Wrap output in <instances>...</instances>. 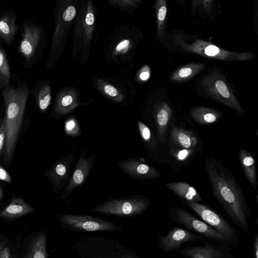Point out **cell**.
Here are the masks:
<instances>
[{
  "label": "cell",
  "mask_w": 258,
  "mask_h": 258,
  "mask_svg": "<svg viewBox=\"0 0 258 258\" xmlns=\"http://www.w3.org/2000/svg\"><path fill=\"white\" fill-rule=\"evenodd\" d=\"M171 138L174 144L186 149H195L199 143L198 138L192 132L176 126L171 130Z\"/></svg>",
  "instance_id": "20"
},
{
  "label": "cell",
  "mask_w": 258,
  "mask_h": 258,
  "mask_svg": "<svg viewBox=\"0 0 258 258\" xmlns=\"http://www.w3.org/2000/svg\"><path fill=\"white\" fill-rule=\"evenodd\" d=\"M96 154L87 157V151H81L73 168L70 180L62 189L60 197L62 202L69 205L68 200L72 192L82 186L87 180L94 166Z\"/></svg>",
  "instance_id": "9"
},
{
  "label": "cell",
  "mask_w": 258,
  "mask_h": 258,
  "mask_svg": "<svg viewBox=\"0 0 258 258\" xmlns=\"http://www.w3.org/2000/svg\"><path fill=\"white\" fill-rule=\"evenodd\" d=\"M156 11L157 21V33L162 36L164 32V23L167 13L166 0H156Z\"/></svg>",
  "instance_id": "28"
},
{
  "label": "cell",
  "mask_w": 258,
  "mask_h": 258,
  "mask_svg": "<svg viewBox=\"0 0 258 258\" xmlns=\"http://www.w3.org/2000/svg\"><path fill=\"white\" fill-rule=\"evenodd\" d=\"M36 104L41 112L49 106L51 99V87L49 83H43L33 89Z\"/></svg>",
  "instance_id": "24"
},
{
  "label": "cell",
  "mask_w": 258,
  "mask_h": 258,
  "mask_svg": "<svg viewBox=\"0 0 258 258\" xmlns=\"http://www.w3.org/2000/svg\"><path fill=\"white\" fill-rule=\"evenodd\" d=\"M253 254L254 258H258V235L255 234L253 242Z\"/></svg>",
  "instance_id": "36"
},
{
  "label": "cell",
  "mask_w": 258,
  "mask_h": 258,
  "mask_svg": "<svg viewBox=\"0 0 258 258\" xmlns=\"http://www.w3.org/2000/svg\"><path fill=\"white\" fill-rule=\"evenodd\" d=\"M18 28L14 16L8 14L0 17V38L7 45L12 43Z\"/></svg>",
  "instance_id": "21"
},
{
  "label": "cell",
  "mask_w": 258,
  "mask_h": 258,
  "mask_svg": "<svg viewBox=\"0 0 258 258\" xmlns=\"http://www.w3.org/2000/svg\"><path fill=\"white\" fill-rule=\"evenodd\" d=\"M79 104L77 93L75 90H63L56 96L53 112L57 116L64 115L72 111Z\"/></svg>",
  "instance_id": "15"
},
{
  "label": "cell",
  "mask_w": 258,
  "mask_h": 258,
  "mask_svg": "<svg viewBox=\"0 0 258 258\" xmlns=\"http://www.w3.org/2000/svg\"><path fill=\"white\" fill-rule=\"evenodd\" d=\"M150 77V68L147 66H144L141 70L139 77L140 79L143 81H147Z\"/></svg>",
  "instance_id": "33"
},
{
  "label": "cell",
  "mask_w": 258,
  "mask_h": 258,
  "mask_svg": "<svg viewBox=\"0 0 258 258\" xmlns=\"http://www.w3.org/2000/svg\"><path fill=\"white\" fill-rule=\"evenodd\" d=\"M12 255L10 249L7 247H4L0 254V258H10Z\"/></svg>",
  "instance_id": "37"
},
{
  "label": "cell",
  "mask_w": 258,
  "mask_h": 258,
  "mask_svg": "<svg viewBox=\"0 0 258 258\" xmlns=\"http://www.w3.org/2000/svg\"><path fill=\"white\" fill-rule=\"evenodd\" d=\"M117 166L124 174L138 180L157 179L161 176L156 168L134 157L118 162Z\"/></svg>",
  "instance_id": "14"
},
{
  "label": "cell",
  "mask_w": 258,
  "mask_h": 258,
  "mask_svg": "<svg viewBox=\"0 0 258 258\" xmlns=\"http://www.w3.org/2000/svg\"><path fill=\"white\" fill-rule=\"evenodd\" d=\"M205 240L203 236L179 227L172 228L165 235L160 236L158 239L159 247L164 252L176 250L183 243Z\"/></svg>",
  "instance_id": "12"
},
{
  "label": "cell",
  "mask_w": 258,
  "mask_h": 258,
  "mask_svg": "<svg viewBox=\"0 0 258 258\" xmlns=\"http://www.w3.org/2000/svg\"><path fill=\"white\" fill-rule=\"evenodd\" d=\"M205 167L215 198L235 224L249 234L251 212L235 176L217 158H206Z\"/></svg>",
  "instance_id": "1"
},
{
  "label": "cell",
  "mask_w": 258,
  "mask_h": 258,
  "mask_svg": "<svg viewBox=\"0 0 258 258\" xmlns=\"http://www.w3.org/2000/svg\"><path fill=\"white\" fill-rule=\"evenodd\" d=\"M5 86L4 84L2 83V82L0 80V88H4Z\"/></svg>",
  "instance_id": "41"
},
{
  "label": "cell",
  "mask_w": 258,
  "mask_h": 258,
  "mask_svg": "<svg viewBox=\"0 0 258 258\" xmlns=\"http://www.w3.org/2000/svg\"><path fill=\"white\" fill-rule=\"evenodd\" d=\"M35 209L21 198L13 199L0 212V217L5 219L19 218L29 214Z\"/></svg>",
  "instance_id": "19"
},
{
  "label": "cell",
  "mask_w": 258,
  "mask_h": 258,
  "mask_svg": "<svg viewBox=\"0 0 258 258\" xmlns=\"http://www.w3.org/2000/svg\"><path fill=\"white\" fill-rule=\"evenodd\" d=\"M169 217L174 223L194 231L211 241L229 245H234L230 239L218 232L206 222L196 218L183 208L172 207Z\"/></svg>",
  "instance_id": "6"
},
{
  "label": "cell",
  "mask_w": 258,
  "mask_h": 258,
  "mask_svg": "<svg viewBox=\"0 0 258 258\" xmlns=\"http://www.w3.org/2000/svg\"><path fill=\"white\" fill-rule=\"evenodd\" d=\"M0 120H1V119H0Z\"/></svg>",
  "instance_id": "42"
},
{
  "label": "cell",
  "mask_w": 258,
  "mask_h": 258,
  "mask_svg": "<svg viewBox=\"0 0 258 258\" xmlns=\"http://www.w3.org/2000/svg\"><path fill=\"white\" fill-rule=\"evenodd\" d=\"M3 96L5 108L6 139L4 148V161L6 166L11 162L21 133L26 104L30 93L27 85L20 83L18 85L3 88Z\"/></svg>",
  "instance_id": "2"
},
{
  "label": "cell",
  "mask_w": 258,
  "mask_h": 258,
  "mask_svg": "<svg viewBox=\"0 0 258 258\" xmlns=\"http://www.w3.org/2000/svg\"><path fill=\"white\" fill-rule=\"evenodd\" d=\"M3 190H2L1 186H0V200H1V199L3 197Z\"/></svg>",
  "instance_id": "40"
},
{
  "label": "cell",
  "mask_w": 258,
  "mask_h": 258,
  "mask_svg": "<svg viewBox=\"0 0 258 258\" xmlns=\"http://www.w3.org/2000/svg\"><path fill=\"white\" fill-rule=\"evenodd\" d=\"M0 180L6 182H12L11 177L9 173L0 164Z\"/></svg>",
  "instance_id": "34"
},
{
  "label": "cell",
  "mask_w": 258,
  "mask_h": 258,
  "mask_svg": "<svg viewBox=\"0 0 258 258\" xmlns=\"http://www.w3.org/2000/svg\"><path fill=\"white\" fill-rule=\"evenodd\" d=\"M65 128L67 134L71 136H77L79 134V127L74 119H70L66 121Z\"/></svg>",
  "instance_id": "31"
},
{
  "label": "cell",
  "mask_w": 258,
  "mask_h": 258,
  "mask_svg": "<svg viewBox=\"0 0 258 258\" xmlns=\"http://www.w3.org/2000/svg\"><path fill=\"white\" fill-rule=\"evenodd\" d=\"M200 85L211 98L237 113L242 114L244 112L225 77L221 73L215 71L207 74L201 79Z\"/></svg>",
  "instance_id": "4"
},
{
  "label": "cell",
  "mask_w": 258,
  "mask_h": 258,
  "mask_svg": "<svg viewBox=\"0 0 258 258\" xmlns=\"http://www.w3.org/2000/svg\"><path fill=\"white\" fill-rule=\"evenodd\" d=\"M178 44L187 52L197 53L210 58L226 61H245L254 57L252 53L230 51L198 39L189 43L180 41Z\"/></svg>",
  "instance_id": "7"
},
{
  "label": "cell",
  "mask_w": 258,
  "mask_h": 258,
  "mask_svg": "<svg viewBox=\"0 0 258 258\" xmlns=\"http://www.w3.org/2000/svg\"><path fill=\"white\" fill-rule=\"evenodd\" d=\"M97 84L99 90L108 97L117 102H121L123 96L115 87L100 79L97 80Z\"/></svg>",
  "instance_id": "27"
},
{
  "label": "cell",
  "mask_w": 258,
  "mask_h": 258,
  "mask_svg": "<svg viewBox=\"0 0 258 258\" xmlns=\"http://www.w3.org/2000/svg\"><path fill=\"white\" fill-rule=\"evenodd\" d=\"M172 115V110L165 102L158 104L155 109V117L157 126L159 140L162 143L165 142L168 124Z\"/></svg>",
  "instance_id": "18"
},
{
  "label": "cell",
  "mask_w": 258,
  "mask_h": 258,
  "mask_svg": "<svg viewBox=\"0 0 258 258\" xmlns=\"http://www.w3.org/2000/svg\"><path fill=\"white\" fill-rule=\"evenodd\" d=\"M191 114L196 121L202 124L213 123L219 120L222 116L221 112L219 111L201 106L193 108Z\"/></svg>",
  "instance_id": "22"
},
{
  "label": "cell",
  "mask_w": 258,
  "mask_h": 258,
  "mask_svg": "<svg viewBox=\"0 0 258 258\" xmlns=\"http://www.w3.org/2000/svg\"><path fill=\"white\" fill-rule=\"evenodd\" d=\"M130 44V41L128 40H124L120 42L116 47V51L117 52H121L126 50Z\"/></svg>",
  "instance_id": "35"
},
{
  "label": "cell",
  "mask_w": 258,
  "mask_h": 258,
  "mask_svg": "<svg viewBox=\"0 0 258 258\" xmlns=\"http://www.w3.org/2000/svg\"><path fill=\"white\" fill-rule=\"evenodd\" d=\"M76 9L73 6L69 7L63 12L62 18L66 21H71L76 16Z\"/></svg>",
  "instance_id": "32"
},
{
  "label": "cell",
  "mask_w": 258,
  "mask_h": 258,
  "mask_svg": "<svg viewBox=\"0 0 258 258\" xmlns=\"http://www.w3.org/2000/svg\"><path fill=\"white\" fill-rule=\"evenodd\" d=\"M138 124L141 136L147 143L148 149L149 150V153L152 155L153 151L156 144L152 141L150 130L140 121H138Z\"/></svg>",
  "instance_id": "29"
},
{
  "label": "cell",
  "mask_w": 258,
  "mask_h": 258,
  "mask_svg": "<svg viewBox=\"0 0 258 258\" xmlns=\"http://www.w3.org/2000/svg\"><path fill=\"white\" fill-rule=\"evenodd\" d=\"M5 243L0 242V254H1L2 250L3 249L4 247L5 246Z\"/></svg>",
  "instance_id": "39"
},
{
  "label": "cell",
  "mask_w": 258,
  "mask_h": 258,
  "mask_svg": "<svg viewBox=\"0 0 258 258\" xmlns=\"http://www.w3.org/2000/svg\"><path fill=\"white\" fill-rule=\"evenodd\" d=\"M238 158L244 174L250 185L255 190L257 189V178L255 160L248 151L241 149L239 151Z\"/></svg>",
  "instance_id": "17"
},
{
  "label": "cell",
  "mask_w": 258,
  "mask_h": 258,
  "mask_svg": "<svg viewBox=\"0 0 258 258\" xmlns=\"http://www.w3.org/2000/svg\"><path fill=\"white\" fill-rule=\"evenodd\" d=\"M204 67L202 63H190L183 66L173 72L169 80L175 82H182L187 81L195 76Z\"/></svg>",
  "instance_id": "23"
},
{
  "label": "cell",
  "mask_w": 258,
  "mask_h": 258,
  "mask_svg": "<svg viewBox=\"0 0 258 258\" xmlns=\"http://www.w3.org/2000/svg\"><path fill=\"white\" fill-rule=\"evenodd\" d=\"M6 139V124L5 116L0 120V156L5 148Z\"/></svg>",
  "instance_id": "30"
},
{
  "label": "cell",
  "mask_w": 258,
  "mask_h": 258,
  "mask_svg": "<svg viewBox=\"0 0 258 258\" xmlns=\"http://www.w3.org/2000/svg\"><path fill=\"white\" fill-rule=\"evenodd\" d=\"M228 244L214 241H205L203 245L189 246L179 251L188 258H232Z\"/></svg>",
  "instance_id": "13"
},
{
  "label": "cell",
  "mask_w": 258,
  "mask_h": 258,
  "mask_svg": "<svg viewBox=\"0 0 258 258\" xmlns=\"http://www.w3.org/2000/svg\"><path fill=\"white\" fill-rule=\"evenodd\" d=\"M86 23L88 25H92L94 23V16L92 12H89L86 16Z\"/></svg>",
  "instance_id": "38"
},
{
  "label": "cell",
  "mask_w": 258,
  "mask_h": 258,
  "mask_svg": "<svg viewBox=\"0 0 258 258\" xmlns=\"http://www.w3.org/2000/svg\"><path fill=\"white\" fill-rule=\"evenodd\" d=\"M47 235L45 232L38 234L33 240L25 256L27 258H47Z\"/></svg>",
  "instance_id": "25"
},
{
  "label": "cell",
  "mask_w": 258,
  "mask_h": 258,
  "mask_svg": "<svg viewBox=\"0 0 258 258\" xmlns=\"http://www.w3.org/2000/svg\"><path fill=\"white\" fill-rule=\"evenodd\" d=\"M11 79V72L4 47L0 45V80L4 86H8Z\"/></svg>",
  "instance_id": "26"
},
{
  "label": "cell",
  "mask_w": 258,
  "mask_h": 258,
  "mask_svg": "<svg viewBox=\"0 0 258 258\" xmlns=\"http://www.w3.org/2000/svg\"><path fill=\"white\" fill-rule=\"evenodd\" d=\"M40 28L33 23H23L18 50L27 66L34 63L41 38Z\"/></svg>",
  "instance_id": "11"
},
{
  "label": "cell",
  "mask_w": 258,
  "mask_h": 258,
  "mask_svg": "<svg viewBox=\"0 0 258 258\" xmlns=\"http://www.w3.org/2000/svg\"><path fill=\"white\" fill-rule=\"evenodd\" d=\"M150 199L140 195L110 198L96 205L91 212L106 216L131 217L143 215L151 206Z\"/></svg>",
  "instance_id": "3"
},
{
  "label": "cell",
  "mask_w": 258,
  "mask_h": 258,
  "mask_svg": "<svg viewBox=\"0 0 258 258\" xmlns=\"http://www.w3.org/2000/svg\"><path fill=\"white\" fill-rule=\"evenodd\" d=\"M74 151L56 161L44 173L51 181L52 190L57 194H60L68 182L76 164Z\"/></svg>",
  "instance_id": "10"
},
{
  "label": "cell",
  "mask_w": 258,
  "mask_h": 258,
  "mask_svg": "<svg viewBox=\"0 0 258 258\" xmlns=\"http://www.w3.org/2000/svg\"><path fill=\"white\" fill-rule=\"evenodd\" d=\"M165 186L183 202L200 203L203 201L196 189L186 181L170 182L166 183Z\"/></svg>",
  "instance_id": "16"
},
{
  "label": "cell",
  "mask_w": 258,
  "mask_h": 258,
  "mask_svg": "<svg viewBox=\"0 0 258 258\" xmlns=\"http://www.w3.org/2000/svg\"><path fill=\"white\" fill-rule=\"evenodd\" d=\"M60 226L76 232H121L123 229L111 221L91 215L61 214L56 216Z\"/></svg>",
  "instance_id": "5"
},
{
  "label": "cell",
  "mask_w": 258,
  "mask_h": 258,
  "mask_svg": "<svg viewBox=\"0 0 258 258\" xmlns=\"http://www.w3.org/2000/svg\"><path fill=\"white\" fill-rule=\"evenodd\" d=\"M203 221L215 230L230 239L234 245L240 244L237 231L215 211L201 203L185 202Z\"/></svg>",
  "instance_id": "8"
}]
</instances>
